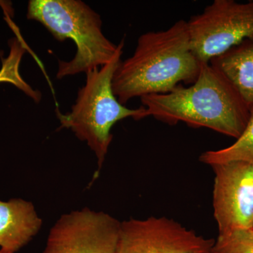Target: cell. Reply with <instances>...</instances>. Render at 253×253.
<instances>
[{
    "mask_svg": "<svg viewBox=\"0 0 253 253\" xmlns=\"http://www.w3.org/2000/svg\"><path fill=\"white\" fill-rule=\"evenodd\" d=\"M201 63L191 49L187 21L179 20L139 37L134 54L115 71L113 93L125 106L134 97L169 92L181 83L193 84Z\"/></svg>",
    "mask_w": 253,
    "mask_h": 253,
    "instance_id": "6da1fadb",
    "label": "cell"
},
{
    "mask_svg": "<svg viewBox=\"0 0 253 253\" xmlns=\"http://www.w3.org/2000/svg\"><path fill=\"white\" fill-rule=\"evenodd\" d=\"M149 116L169 125L181 122L206 127L238 139L250 110L234 86L210 63H201L197 79L189 86L179 84L169 92L141 97Z\"/></svg>",
    "mask_w": 253,
    "mask_h": 253,
    "instance_id": "7a4b0ae2",
    "label": "cell"
},
{
    "mask_svg": "<svg viewBox=\"0 0 253 253\" xmlns=\"http://www.w3.org/2000/svg\"><path fill=\"white\" fill-rule=\"evenodd\" d=\"M117 53L107 64L86 73V82L78 92L71 112L56 111L61 128L71 129L78 139L85 141L97 158L96 177L105 161L113 140L111 129L121 120L139 121L149 117L144 106L136 109L126 107L113 93L112 80L121 62L125 41L119 43Z\"/></svg>",
    "mask_w": 253,
    "mask_h": 253,
    "instance_id": "3957f363",
    "label": "cell"
},
{
    "mask_svg": "<svg viewBox=\"0 0 253 253\" xmlns=\"http://www.w3.org/2000/svg\"><path fill=\"white\" fill-rule=\"evenodd\" d=\"M27 18L41 23L56 41L76 44L73 59L59 61L58 79L107 64L119 47L103 33L101 16L81 0H30Z\"/></svg>",
    "mask_w": 253,
    "mask_h": 253,
    "instance_id": "277c9868",
    "label": "cell"
},
{
    "mask_svg": "<svg viewBox=\"0 0 253 253\" xmlns=\"http://www.w3.org/2000/svg\"><path fill=\"white\" fill-rule=\"evenodd\" d=\"M191 49L201 63H210L253 36V0H214L187 21Z\"/></svg>",
    "mask_w": 253,
    "mask_h": 253,
    "instance_id": "5b68a950",
    "label": "cell"
},
{
    "mask_svg": "<svg viewBox=\"0 0 253 253\" xmlns=\"http://www.w3.org/2000/svg\"><path fill=\"white\" fill-rule=\"evenodd\" d=\"M121 221L88 208L63 214L42 253H117Z\"/></svg>",
    "mask_w": 253,
    "mask_h": 253,
    "instance_id": "8992f818",
    "label": "cell"
},
{
    "mask_svg": "<svg viewBox=\"0 0 253 253\" xmlns=\"http://www.w3.org/2000/svg\"><path fill=\"white\" fill-rule=\"evenodd\" d=\"M215 239L166 217L121 221L117 253H211Z\"/></svg>",
    "mask_w": 253,
    "mask_h": 253,
    "instance_id": "52a82bcc",
    "label": "cell"
},
{
    "mask_svg": "<svg viewBox=\"0 0 253 253\" xmlns=\"http://www.w3.org/2000/svg\"><path fill=\"white\" fill-rule=\"evenodd\" d=\"M212 208L218 234L253 229V163L233 161L211 166Z\"/></svg>",
    "mask_w": 253,
    "mask_h": 253,
    "instance_id": "ba28073f",
    "label": "cell"
},
{
    "mask_svg": "<svg viewBox=\"0 0 253 253\" xmlns=\"http://www.w3.org/2000/svg\"><path fill=\"white\" fill-rule=\"evenodd\" d=\"M42 225V220L30 201L0 200V250L18 252L38 234Z\"/></svg>",
    "mask_w": 253,
    "mask_h": 253,
    "instance_id": "9c48e42d",
    "label": "cell"
},
{
    "mask_svg": "<svg viewBox=\"0 0 253 253\" xmlns=\"http://www.w3.org/2000/svg\"><path fill=\"white\" fill-rule=\"evenodd\" d=\"M229 81L247 105L253 109V36L210 61Z\"/></svg>",
    "mask_w": 253,
    "mask_h": 253,
    "instance_id": "30bf717a",
    "label": "cell"
},
{
    "mask_svg": "<svg viewBox=\"0 0 253 253\" xmlns=\"http://www.w3.org/2000/svg\"><path fill=\"white\" fill-rule=\"evenodd\" d=\"M199 161L210 166L233 161L253 163V109L250 111L244 131L234 144L224 149L206 151L200 156Z\"/></svg>",
    "mask_w": 253,
    "mask_h": 253,
    "instance_id": "8fae6325",
    "label": "cell"
},
{
    "mask_svg": "<svg viewBox=\"0 0 253 253\" xmlns=\"http://www.w3.org/2000/svg\"><path fill=\"white\" fill-rule=\"evenodd\" d=\"M23 53V47L20 46L18 41H15L11 44V52L6 59L3 60L2 68L0 71V83L6 82L12 83L21 90L25 91L26 94L29 95L36 101L41 100V93L35 91L23 81L19 73L18 66L21 56Z\"/></svg>",
    "mask_w": 253,
    "mask_h": 253,
    "instance_id": "7c38bea8",
    "label": "cell"
},
{
    "mask_svg": "<svg viewBox=\"0 0 253 253\" xmlns=\"http://www.w3.org/2000/svg\"><path fill=\"white\" fill-rule=\"evenodd\" d=\"M214 253H253V229H240L218 234Z\"/></svg>",
    "mask_w": 253,
    "mask_h": 253,
    "instance_id": "4fadbf2b",
    "label": "cell"
},
{
    "mask_svg": "<svg viewBox=\"0 0 253 253\" xmlns=\"http://www.w3.org/2000/svg\"><path fill=\"white\" fill-rule=\"evenodd\" d=\"M0 253H11L6 252V251H2V250H0Z\"/></svg>",
    "mask_w": 253,
    "mask_h": 253,
    "instance_id": "5bb4252c",
    "label": "cell"
},
{
    "mask_svg": "<svg viewBox=\"0 0 253 253\" xmlns=\"http://www.w3.org/2000/svg\"><path fill=\"white\" fill-rule=\"evenodd\" d=\"M213 253L212 251V253Z\"/></svg>",
    "mask_w": 253,
    "mask_h": 253,
    "instance_id": "9a60e30c",
    "label": "cell"
}]
</instances>
